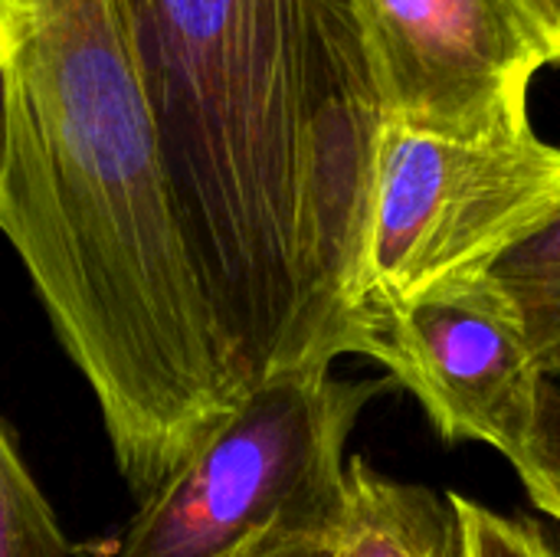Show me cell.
<instances>
[{
	"mask_svg": "<svg viewBox=\"0 0 560 557\" xmlns=\"http://www.w3.org/2000/svg\"><path fill=\"white\" fill-rule=\"evenodd\" d=\"M203 295L246 387L345 358L384 112L351 0H128Z\"/></svg>",
	"mask_w": 560,
	"mask_h": 557,
	"instance_id": "cell-1",
	"label": "cell"
},
{
	"mask_svg": "<svg viewBox=\"0 0 560 557\" xmlns=\"http://www.w3.org/2000/svg\"><path fill=\"white\" fill-rule=\"evenodd\" d=\"M558 207L560 144L535 125L456 138L384 121L345 355H368L377 325L407 302L479 279Z\"/></svg>",
	"mask_w": 560,
	"mask_h": 557,
	"instance_id": "cell-2",
	"label": "cell"
},
{
	"mask_svg": "<svg viewBox=\"0 0 560 557\" xmlns=\"http://www.w3.org/2000/svg\"><path fill=\"white\" fill-rule=\"evenodd\" d=\"M384 387V381H338L325 364L262 378L141 499L118 557H230L279 525L338 529L348 440Z\"/></svg>",
	"mask_w": 560,
	"mask_h": 557,
	"instance_id": "cell-3",
	"label": "cell"
},
{
	"mask_svg": "<svg viewBox=\"0 0 560 557\" xmlns=\"http://www.w3.org/2000/svg\"><path fill=\"white\" fill-rule=\"evenodd\" d=\"M384 121L479 138L528 128L551 66L509 0H351Z\"/></svg>",
	"mask_w": 560,
	"mask_h": 557,
	"instance_id": "cell-4",
	"label": "cell"
},
{
	"mask_svg": "<svg viewBox=\"0 0 560 557\" xmlns=\"http://www.w3.org/2000/svg\"><path fill=\"white\" fill-rule=\"evenodd\" d=\"M364 358L417 397L446 443H486L515 466L535 423L541 364L482 279L407 302L377 325Z\"/></svg>",
	"mask_w": 560,
	"mask_h": 557,
	"instance_id": "cell-5",
	"label": "cell"
},
{
	"mask_svg": "<svg viewBox=\"0 0 560 557\" xmlns=\"http://www.w3.org/2000/svg\"><path fill=\"white\" fill-rule=\"evenodd\" d=\"M331 557H463L453 499L351 460Z\"/></svg>",
	"mask_w": 560,
	"mask_h": 557,
	"instance_id": "cell-6",
	"label": "cell"
},
{
	"mask_svg": "<svg viewBox=\"0 0 560 557\" xmlns=\"http://www.w3.org/2000/svg\"><path fill=\"white\" fill-rule=\"evenodd\" d=\"M479 279L509 305L538 364L560 361V207Z\"/></svg>",
	"mask_w": 560,
	"mask_h": 557,
	"instance_id": "cell-7",
	"label": "cell"
},
{
	"mask_svg": "<svg viewBox=\"0 0 560 557\" xmlns=\"http://www.w3.org/2000/svg\"><path fill=\"white\" fill-rule=\"evenodd\" d=\"M72 545L0 423V557H69Z\"/></svg>",
	"mask_w": 560,
	"mask_h": 557,
	"instance_id": "cell-8",
	"label": "cell"
},
{
	"mask_svg": "<svg viewBox=\"0 0 560 557\" xmlns=\"http://www.w3.org/2000/svg\"><path fill=\"white\" fill-rule=\"evenodd\" d=\"M512 469L518 473L528 499L560 522V361L541 368L535 423Z\"/></svg>",
	"mask_w": 560,
	"mask_h": 557,
	"instance_id": "cell-9",
	"label": "cell"
},
{
	"mask_svg": "<svg viewBox=\"0 0 560 557\" xmlns=\"http://www.w3.org/2000/svg\"><path fill=\"white\" fill-rule=\"evenodd\" d=\"M459 529L463 557H560V548L528 519L502 515L466 496H450Z\"/></svg>",
	"mask_w": 560,
	"mask_h": 557,
	"instance_id": "cell-10",
	"label": "cell"
},
{
	"mask_svg": "<svg viewBox=\"0 0 560 557\" xmlns=\"http://www.w3.org/2000/svg\"><path fill=\"white\" fill-rule=\"evenodd\" d=\"M338 529H308V525H279L249 538L230 557H331Z\"/></svg>",
	"mask_w": 560,
	"mask_h": 557,
	"instance_id": "cell-11",
	"label": "cell"
},
{
	"mask_svg": "<svg viewBox=\"0 0 560 557\" xmlns=\"http://www.w3.org/2000/svg\"><path fill=\"white\" fill-rule=\"evenodd\" d=\"M522 16L525 30L548 56V62H560V0H509Z\"/></svg>",
	"mask_w": 560,
	"mask_h": 557,
	"instance_id": "cell-12",
	"label": "cell"
}]
</instances>
